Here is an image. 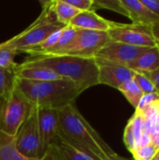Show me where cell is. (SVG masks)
<instances>
[{
	"label": "cell",
	"instance_id": "cell-1",
	"mask_svg": "<svg viewBox=\"0 0 159 160\" xmlns=\"http://www.w3.org/2000/svg\"><path fill=\"white\" fill-rule=\"evenodd\" d=\"M59 135L95 160H102L114 151L81 114L74 103L59 110Z\"/></svg>",
	"mask_w": 159,
	"mask_h": 160
},
{
	"label": "cell",
	"instance_id": "cell-2",
	"mask_svg": "<svg viewBox=\"0 0 159 160\" xmlns=\"http://www.w3.org/2000/svg\"><path fill=\"white\" fill-rule=\"evenodd\" d=\"M15 83L26 99L38 108L60 110L74 103L82 93L73 82L67 79L36 82L16 78Z\"/></svg>",
	"mask_w": 159,
	"mask_h": 160
},
{
	"label": "cell",
	"instance_id": "cell-3",
	"mask_svg": "<svg viewBox=\"0 0 159 160\" xmlns=\"http://www.w3.org/2000/svg\"><path fill=\"white\" fill-rule=\"evenodd\" d=\"M22 64L48 68L63 79L73 82L82 92L98 84V69L94 57L79 56H35Z\"/></svg>",
	"mask_w": 159,
	"mask_h": 160
},
{
	"label": "cell",
	"instance_id": "cell-4",
	"mask_svg": "<svg viewBox=\"0 0 159 160\" xmlns=\"http://www.w3.org/2000/svg\"><path fill=\"white\" fill-rule=\"evenodd\" d=\"M43 4L44 6L40 15L22 32L3 42L5 45L19 52H25L37 47L54 31L65 27L56 21L49 8L48 1H45Z\"/></svg>",
	"mask_w": 159,
	"mask_h": 160
},
{
	"label": "cell",
	"instance_id": "cell-5",
	"mask_svg": "<svg viewBox=\"0 0 159 160\" xmlns=\"http://www.w3.org/2000/svg\"><path fill=\"white\" fill-rule=\"evenodd\" d=\"M33 105L18 89H12L0 98V131L14 137L28 117Z\"/></svg>",
	"mask_w": 159,
	"mask_h": 160
},
{
	"label": "cell",
	"instance_id": "cell-6",
	"mask_svg": "<svg viewBox=\"0 0 159 160\" xmlns=\"http://www.w3.org/2000/svg\"><path fill=\"white\" fill-rule=\"evenodd\" d=\"M110 40L108 32L78 29L77 35L70 44L48 56L67 55L95 58V55Z\"/></svg>",
	"mask_w": 159,
	"mask_h": 160
},
{
	"label": "cell",
	"instance_id": "cell-7",
	"mask_svg": "<svg viewBox=\"0 0 159 160\" xmlns=\"http://www.w3.org/2000/svg\"><path fill=\"white\" fill-rule=\"evenodd\" d=\"M16 148L23 157L30 159L40 158V135L37 119V107L31 112L14 136Z\"/></svg>",
	"mask_w": 159,
	"mask_h": 160
},
{
	"label": "cell",
	"instance_id": "cell-8",
	"mask_svg": "<svg viewBox=\"0 0 159 160\" xmlns=\"http://www.w3.org/2000/svg\"><path fill=\"white\" fill-rule=\"evenodd\" d=\"M108 34L110 39L112 41L143 48L157 46L152 33V26L116 22L115 25L108 31Z\"/></svg>",
	"mask_w": 159,
	"mask_h": 160
},
{
	"label": "cell",
	"instance_id": "cell-9",
	"mask_svg": "<svg viewBox=\"0 0 159 160\" xmlns=\"http://www.w3.org/2000/svg\"><path fill=\"white\" fill-rule=\"evenodd\" d=\"M147 49L148 48L137 47L122 42L110 40L95 55V58L128 67Z\"/></svg>",
	"mask_w": 159,
	"mask_h": 160
},
{
	"label": "cell",
	"instance_id": "cell-10",
	"mask_svg": "<svg viewBox=\"0 0 159 160\" xmlns=\"http://www.w3.org/2000/svg\"><path fill=\"white\" fill-rule=\"evenodd\" d=\"M38 128L40 135V158L53 144L60 132L59 110L37 107Z\"/></svg>",
	"mask_w": 159,
	"mask_h": 160
},
{
	"label": "cell",
	"instance_id": "cell-11",
	"mask_svg": "<svg viewBox=\"0 0 159 160\" xmlns=\"http://www.w3.org/2000/svg\"><path fill=\"white\" fill-rule=\"evenodd\" d=\"M96 61L98 69V84H105L118 90L124 83L133 80L136 73L124 65L99 59Z\"/></svg>",
	"mask_w": 159,
	"mask_h": 160
},
{
	"label": "cell",
	"instance_id": "cell-12",
	"mask_svg": "<svg viewBox=\"0 0 159 160\" xmlns=\"http://www.w3.org/2000/svg\"><path fill=\"white\" fill-rule=\"evenodd\" d=\"M115 23L116 22L107 20L97 14L94 10H88L81 11L71 20L68 25L77 29L108 32L115 25Z\"/></svg>",
	"mask_w": 159,
	"mask_h": 160
},
{
	"label": "cell",
	"instance_id": "cell-13",
	"mask_svg": "<svg viewBox=\"0 0 159 160\" xmlns=\"http://www.w3.org/2000/svg\"><path fill=\"white\" fill-rule=\"evenodd\" d=\"M127 11V18L131 23L143 26H154L159 24V16L146 8L141 0H121Z\"/></svg>",
	"mask_w": 159,
	"mask_h": 160
},
{
	"label": "cell",
	"instance_id": "cell-14",
	"mask_svg": "<svg viewBox=\"0 0 159 160\" xmlns=\"http://www.w3.org/2000/svg\"><path fill=\"white\" fill-rule=\"evenodd\" d=\"M14 72L16 78L27 81L47 82L63 79L48 68L41 66H28L22 63L18 64Z\"/></svg>",
	"mask_w": 159,
	"mask_h": 160
},
{
	"label": "cell",
	"instance_id": "cell-15",
	"mask_svg": "<svg viewBox=\"0 0 159 160\" xmlns=\"http://www.w3.org/2000/svg\"><path fill=\"white\" fill-rule=\"evenodd\" d=\"M128 68L135 72L148 73L159 68V48L157 46L148 48Z\"/></svg>",
	"mask_w": 159,
	"mask_h": 160
},
{
	"label": "cell",
	"instance_id": "cell-16",
	"mask_svg": "<svg viewBox=\"0 0 159 160\" xmlns=\"http://www.w3.org/2000/svg\"><path fill=\"white\" fill-rule=\"evenodd\" d=\"M48 5L56 21L64 26L68 25L71 20L81 12L79 9L69 5L66 0L48 1Z\"/></svg>",
	"mask_w": 159,
	"mask_h": 160
},
{
	"label": "cell",
	"instance_id": "cell-17",
	"mask_svg": "<svg viewBox=\"0 0 159 160\" xmlns=\"http://www.w3.org/2000/svg\"><path fill=\"white\" fill-rule=\"evenodd\" d=\"M0 160H37L23 157L16 148L15 139L0 131Z\"/></svg>",
	"mask_w": 159,
	"mask_h": 160
},
{
	"label": "cell",
	"instance_id": "cell-18",
	"mask_svg": "<svg viewBox=\"0 0 159 160\" xmlns=\"http://www.w3.org/2000/svg\"><path fill=\"white\" fill-rule=\"evenodd\" d=\"M54 143H56L60 149L65 160H95L91 156L71 144L60 135H58V138Z\"/></svg>",
	"mask_w": 159,
	"mask_h": 160
},
{
	"label": "cell",
	"instance_id": "cell-19",
	"mask_svg": "<svg viewBox=\"0 0 159 160\" xmlns=\"http://www.w3.org/2000/svg\"><path fill=\"white\" fill-rule=\"evenodd\" d=\"M118 90L123 94V96L127 98L130 105H132V107H134L135 109L138 107V104L142 98L143 93L133 80L124 83Z\"/></svg>",
	"mask_w": 159,
	"mask_h": 160
},
{
	"label": "cell",
	"instance_id": "cell-20",
	"mask_svg": "<svg viewBox=\"0 0 159 160\" xmlns=\"http://www.w3.org/2000/svg\"><path fill=\"white\" fill-rule=\"evenodd\" d=\"M18 53V51L5 45L4 43H0V68L15 71L18 64L14 59Z\"/></svg>",
	"mask_w": 159,
	"mask_h": 160
},
{
	"label": "cell",
	"instance_id": "cell-21",
	"mask_svg": "<svg viewBox=\"0 0 159 160\" xmlns=\"http://www.w3.org/2000/svg\"><path fill=\"white\" fill-rule=\"evenodd\" d=\"M77 32H78V29L77 28H74L70 25H67L63 28L62 30V33H61V36L59 38V40L57 42V44L55 45V47L53 49H52L51 51L47 52L46 53H43L41 55H38V56H48V55H52V53L64 49L65 47H67L68 44L71 43V41L74 39V38L76 37L77 35Z\"/></svg>",
	"mask_w": 159,
	"mask_h": 160
},
{
	"label": "cell",
	"instance_id": "cell-22",
	"mask_svg": "<svg viewBox=\"0 0 159 160\" xmlns=\"http://www.w3.org/2000/svg\"><path fill=\"white\" fill-rule=\"evenodd\" d=\"M98 8L109 9L127 17V11L123 6L121 0H94L93 10L96 11Z\"/></svg>",
	"mask_w": 159,
	"mask_h": 160
},
{
	"label": "cell",
	"instance_id": "cell-23",
	"mask_svg": "<svg viewBox=\"0 0 159 160\" xmlns=\"http://www.w3.org/2000/svg\"><path fill=\"white\" fill-rule=\"evenodd\" d=\"M15 72L13 70H7L0 68V98L7 95L15 84Z\"/></svg>",
	"mask_w": 159,
	"mask_h": 160
},
{
	"label": "cell",
	"instance_id": "cell-24",
	"mask_svg": "<svg viewBox=\"0 0 159 160\" xmlns=\"http://www.w3.org/2000/svg\"><path fill=\"white\" fill-rule=\"evenodd\" d=\"M157 150L152 143L137 147L134 151L131 152L134 160H152L158 153Z\"/></svg>",
	"mask_w": 159,
	"mask_h": 160
},
{
	"label": "cell",
	"instance_id": "cell-25",
	"mask_svg": "<svg viewBox=\"0 0 159 160\" xmlns=\"http://www.w3.org/2000/svg\"><path fill=\"white\" fill-rule=\"evenodd\" d=\"M133 81L137 83L139 88L142 90V92L144 94H151V93H156L157 88L155 84L152 82V81L143 73H139L136 72L133 78Z\"/></svg>",
	"mask_w": 159,
	"mask_h": 160
},
{
	"label": "cell",
	"instance_id": "cell-26",
	"mask_svg": "<svg viewBox=\"0 0 159 160\" xmlns=\"http://www.w3.org/2000/svg\"><path fill=\"white\" fill-rule=\"evenodd\" d=\"M37 160H65L63 155L56 145V143L52 144L44 153V155Z\"/></svg>",
	"mask_w": 159,
	"mask_h": 160
},
{
	"label": "cell",
	"instance_id": "cell-27",
	"mask_svg": "<svg viewBox=\"0 0 159 160\" xmlns=\"http://www.w3.org/2000/svg\"><path fill=\"white\" fill-rule=\"evenodd\" d=\"M157 100H159V94L157 92L151 93V94H144L142 96V98H141V100L138 104V107L135 110H136V112H140Z\"/></svg>",
	"mask_w": 159,
	"mask_h": 160
},
{
	"label": "cell",
	"instance_id": "cell-28",
	"mask_svg": "<svg viewBox=\"0 0 159 160\" xmlns=\"http://www.w3.org/2000/svg\"><path fill=\"white\" fill-rule=\"evenodd\" d=\"M69 5L76 8L80 11L93 10L94 0H66Z\"/></svg>",
	"mask_w": 159,
	"mask_h": 160
},
{
	"label": "cell",
	"instance_id": "cell-29",
	"mask_svg": "<svg viewBox=\"0 0 159 160\" xmlns=\"http://www.w3.org/2000/svg\"><path fill=\"white\" fill-rule=\"evenodd\" d=\"M140 113L143 119H147V118H150V117H153V116H156V115H158L159 114V100L155 101L154 103L150 104L148 107H146L143 111L138 112Z\"/></svg>",
	"mask_w": 159,
	"mask_h": 160
},
{
	"label": "cell",
	"instance_id": "cell-30",
	"mask_svg": "<svg viewBox=\"0 0 159 160\" xmlns=\"http://www.w3.org/2000/svg\"><path fill=\"white\" fill-rule=\"evenodd\" d=\"M141 1L152 12L159 16V0H141Z\"/></svg>",
	"mask_w": 159,
	"mask_h": 160
},
{
	"label": "cell",
	"instance_id": "cell-31",
	"mask_svg": "<svg viewBox=\"0 0 159 160\" xmlns=\"http://www.w3.org/2000/svg\"><path fill=\"white\" fill-rule=\"evenodd\" d=\"M145 74L151 81L152 82L155 84L156 88H157V91L159 94V68L157 70H154L152 72H148V73H143Z\"/></svg>",
	"mask_w": 159,
	"mask_h": 160
},
{
	"label": "cell",
	"instance_id": "cell-32",
	"mask_svg": "<svg viewBox=\"0 0 159 160\" xmlns=\"http://www.w3.org/2000/svg\"><path fill=\"white\" fill-rule=\"evenodd\" d=\"M151 143V135L148 134L147 132H143L142 135L141 136L139 142H138V144H137V147H140V146H145V145H148ZM136 147V148H137Z\"/></svg>",
	"mask_w": 159,
	"mask_h": 160
},
{
	"label": "cell",
	"instance_id": "cell-33",
	"mask_svg": "<svg viewBox=\"0 0 159 160\" xmlns=\"http://www.w3.org/2000/svg\"><path fill=\"white\" fill-rule=\"evenodd\" d=\"M151 143L159 150V131L151 136Z\"/></svg>",
	"mask_w": 159,
	"mask_h": 160
},
{
	"label": "cell",
	"instance_id": "cell-34",
	"mask_svg": "<svg viewBox=\"0 0 159 160\" xmlns=\"http://www.w3.org/2000/svg\"><path fill=\"white\" fill-rule=\"evenodd\" d=\"M102 160H134V159H129V158H124V157H121V156H119V155H117L115 152L112 154V155H111V156H108V157H106L105 158H103Z\"/></svg>",
	"mask_w": 159,
	"mask_h": 160
},
{
	"label": "cell",
	"instance_id": "cell-35",
	"mask_svg": "<svg viewBox=\"0 0 159 160\" xmlns=\"http://www.w3.org/2000/svg\"><path fill=\"white\" fill-rule=\"evenodd\" d=\"M152 33H153V36L156 39L157 45L159 47V24L152 26Z\"/></svg>",
	"mask_w": 159,
	"mask_h": 160
},
{
	"label": "cell",
	"instance_id": "cell-36",
	"mask_svg": "<svg viewBox=\"0 0 159 160\" xmlns=\"http://www.w3.org/2000/svg\"><path fill=\"white\" fill-rule=\"evenodd\" d=\"M157 47H158V46H157ZM158 48H159V47H158Z\"/></svg>",
	"mask_w": 159,
	"mask_h": 160
}]
</instances>
